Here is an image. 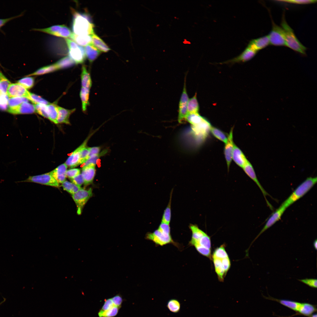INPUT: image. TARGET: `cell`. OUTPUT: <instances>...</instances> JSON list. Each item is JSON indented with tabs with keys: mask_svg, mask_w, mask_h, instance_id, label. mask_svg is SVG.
Returning <instances> with one entry per match:
<instances>
[{
	"mask_svg": "<svg viewBox=\"0 0 317 317\" xmlns=\"http://www.w3.org/2000/svg\"><path fill=\"white\" fill-rule=\"evenodd\" d=\"M27 99L35 104H40L47 105L50 104L49 102L40 96L30 92Z\"/></svg>",
	"mask_w": 317,
	"mask_h": 317,
	"instance_id": "obj_43",
	"label": "cell"
},
{
	"mask_svg": "<svg viewBox=\"0 0 317 317\" xmlns=\"http://www.w3.org/2000/svg\"><path fill=\"white\" fill-rule=\"evenodd\" d=\"M88 139L89 138L87 139L81 145L71 154L65 163L70 168H73L79 165L80 152L82 149L86 146Z\"/></svg>",
	"mask_w": 317,
	"mask_h": 317,
	"instance_id": "obj_18",
	"label": "cell"
},
{
	"mask_svg": "<svg viewBox=\"0 0 317 317\" xmlns=\"http://www.w3.org/2000/svg\"><path fill=\"white\" fill-rule=\"evenodd\" d=\"M276 1H277L298 5L313 4L316 3L317 1L316 0H279Z\"/></svg>",
	"mask_w": 317,
	"mask_h": 317,
	"instance_id": "obj_47",
	"label": "cell"
},
{
	"mask_svg": "<svg viewBox=\"0 0 317 317\" xmlns=\"http://www.w3.org/2000/svg\"><path fill=\"white\" fill-rule=\"evenodd\" d=\"M58 112V123L70 124L69 118L70 114L75 110V109L69 110L57 106Z\"/></svg>",
	"mask_w": 317,
	"mask_h": 317,
	"instance_id": "obj_25",
	"label": "cell"
},
{
	"mask_svg": "<svg viewBox=\"0 0 317 317\" xmlns=\"http://www.w3.org/2000/svg\"><path fill=\"white\" fill-rule=\"evenodd\" d=\"M30 92L24 87L18 83L11 84L8 87L6 94L10 98L21 97L27 99Z\"/></svg>",
	"mask_w": 317,
	"mask_h": 317,
	"instance_id": "obj_16",
	"label": "cell"
},
{
	"mask_svg": "<svg viewBox=\"0 0 317 317\" xmlns=\"http://www.w3.org/2000/svg\"><path fill=\"white\" fill-rule=\"evenodd\" d=\"M70 38L81 46H86L92 42L91 35H77L72 33Z\"/></svg>",
	"mask_w": 317,
	"mask_h": 317,
	"instance_id": "obj_31",
	"label": "cell"
},
{
	"mask_svg": "<svg viewBox=\"0 0 317 317\" xmlns=\"http://www.w3.org/2000/svg\"><path fill=\"white\" fill-rule=\"evenodd\" d=\"M11 84L10 81L0 72V90L6 94L8 88Z\"/></svg>",
	"mask_w": 317,
	"mask_h": 317,
	"instance_id": "obj_46",
	"label": "cell"
},
{
	"mask_svg": "<svg viewBox=\"0 0 317 317\" xmlns=\"http://www.w3.org/2000/svg\"><path fill=\"white\" fill-rule=\"evenodd\" d=\"M272 29L268 35L270 44L276 46H285V36L283 29L272 20Z\"/></svg>",
	"mask_w": 317,
	"mask_h": 317,
	"instance_id": "obj_8",
	"label": "cell"
},
{
	"mask_svg": "<svg viewBox=\"0 0 317 317\" xmlns=\"http://www.w3.org/2000/svg\"><path fill=\"white\" fill-rule=\"evenodd\" d=\"M185 78L183 90L179 104L178 121L180 123H183L186 120L188 115L187 105L189 99L187 92Z\"/></svg>",
	"mask_w": 317,
	"mask_h": 317,
	"instance_id": "obj_13",
	"label": "cell"
},
{
	"mask_svg": "<svg viewBox=\"0 0 317 317\" xmlns=\"http://www.w3.org/2000/svg\"><path fill=\"white\" fill-rule=\"evenodd\" d=\"M91 36L92 43L100 51L106 52L110 50L107 45L97 35L94 33Z\"/></svg>",
	"mask_w": 317,
	"mask_h": 317,
	"instance_id": "obj_30",
	"label": "cell"
},
{
	"mask_svg": "<svg viewBox=\"0 0 317 317\" xmlns=\"http://www.w3.org/2000/svg\"><path fill=\"white\" fill-rule=\"evenodd\" d=\"M19 15L5 19H0V28L11 20L18 17Z\"/></svg>",
	"mask_w": 317,
	"mask_h": 317,
	"instance_id": "obj_57",
	"label": "cell"
},
{
	"mask_svg": "<svg viewBox=\"0 0 317 317\" xmlns=\"http://www.w3.org/2000/svg\"><path fill=\"white\" fill-rule=\"evenodd\" d=\"M70 179L71 182L80 187H81L84 183L83 177L81 173Z\"/></svg>",
	"mask_w": 317,
	"mask_h": 317,
	"instance_id": "obj_52",
	"label": "cell"
},
{
	"mask_svg": "<svg viewBox=\"0 0 317 317\" xmlns=\"http://www.w3.org/2000/svg\"><path fill=\"white\" fill-rule=\"evenodd\" d=\"M90 147L86 146L81 150L80 156L79 165L84 163L88 158Z\"/></svg>",
	"mask_w": 317,
	"mask_h": 317,
	"instance_id": "obj_49",
	"label": "cell"
},
{
	"mask_svg": "<svg viewBox=\"0 0 317 317\" xmlns=\"http://www.w3.org/2000/svg\"><path fill=\"white\" fill-rule=\"evenodd\" d=\"M308 317H317V314L316 313L314 314H313Z\"/></svg>",
	"mask_w": 317,
	"mask_h": 317,
	"instance_id": "obj_59",
	"label": "cell"
},
{
	"mask_svg": "<svg viewBox=\"0 0 317 317\" xmlns=\"http://www.w3.org/2000/svg\"><path fill=\"white\" fill-rule=\"evenodd\" d=\"M100 151V148L99 147H90L88 158L92 156L99 154Z\"/></svg>",
	"mask_w": 317,
	"mask_h": 317,
	"instance_id": "obj_56",
	"label": "cell"
},
{
	"mask_svg": "<svg viewBox=\"0 0 317 317\" xmlns=\"http://www.w3.org/2000/svg\"><path fill=\"white\" fill-rule=\"evenodd\" d=\"M8 111L14 114H29L36 112L34 105L28 102H23L15 107L9 108Z\"/></svg>",
	"mask_w": 317,
	"mask_h": 317,
	"instance_id": "obj_19",
	"label": "cell"
},
{
	"mask_svg": "<svg viewBox=\"0 0 317 317\" xmlns=\"http://www.w3.org/2000/svg\"><path fill=\"white\" fill-rule=\"evenodd\" d=\"M81 76L82 87L90 90L92 85V80L90 74L85 65L82 67Z\"/></svg>",
	"mask_w": 317,
	"mask_h": 317,
	"instance_id": "obj_28",
	"label": "cell"
},
{
	"mask_svg": "<svg viewBox=\"0 0 317 317\" xmlns=\"http://www.w3.org/2000/svg\"><path fill=\"white\" fill-rule=\"evenodd\" d=\"M95 171V165L94 164L82 167L81 174L84 179V184L85 186H88L92 183Z\"/></svg>",
	"mask_w": 317,
	"mask_h": 317,
	"instance_id": "obj_22",
	"label": "cell"
},
{
	"mask_svg": "<svg viewBox=\"0 0 317 317\" xmlns=\"http://www.w3.org/2000/svg\"><path fill=\"white\" fill-rule=\"evenodd\" d=\"M114 306L111 298L105 301L100 310L102 311H107Z\"/></svg>",
	"mask_w": 317,
	"mask_h": 317,
	"instance_id": "obj_54",
	"label": "cell"
},
{
	"mask_svg": "<svg viewBox=\"0 0 317 317\" xmlns=\"http://www.w3.org/2000/svg\"><path fill=\"white\" fill-rule=\"evenodd\" d=\"M232 159L237 164L242 168L247 161L242 151L235 144L232 154Z\"/></svg>",
	"mask_w": 317,
	"mask_h": 317,
	"instance_id": "obj_24",
	"label": "cell"
},
{
	"mask_svg": "<svg viewBox=\"0 0 317 317\" xmlns=\"http://www.w3.org/2000/svg\"><path fill=\"white\" fill-rule=\"evenodd\" d=\"M257 52L247 47L238 56L235 58L221 63V64H233L236 63L245 62L252 58L256 54Z\"/></svg>",
	"mask_w": 317,
	"mask_h": 317,
	"instance_id": "obj_17",
	"label": "cell"
},
{
	"mask_svg": "<svg viewBox=\"0 0 317 317\" xmlns=\"http://www.w3.org/2000/svg\"><path fill=\"white\" fill-rule=\"evenodd\" d=\"M92 195V190L91 188L88 189L82 188L72 195L77 206L78 215H80L81 214L85 205Z\"/></svg>",
	"mask_w": 317,
	"mask_h": 317,
	"instance_id": "obj_10",
	"label": "cell"
},
{
	"mask_svg": "<svg viewBox=\"0 0 317 317\" xmlns=\"http://www.w3.org/2000/svg\"><path fill=\"white\" fill-rule=\"evenodd\" d=\"M313 244L314 249L316 250L317 249V240L316 239L314 241Z\"/></svg>",
	"mask_w": 317,
	"mask_h": 317,
	"instance_id": "obj_58",
	"label": "cell"
},
{
	"mask_svg": "<svg viewBox=\"0 0 317 317\" xmlns=\"http://www.w3.org/2000/svg\"><path fill=\"white\" fill-rule=\"evenodd\" d=\"M80 170L77 168H72L67 170L66 176L70 179L80 174Z\"/></svg>",
	"mask_w": 317,
	"mask_h": 317,
	"instance_id": "obj_51",
	"label": "cell"
},
{
	"mask_svg": "<svg viewBox=\"0 0 317 317\" xmlns=\"http://www.w3.org/2000/svg\"><path fill=\"white\" fill-rule=\"evenodd\" d=\"M246 174L256 184L262 191L265 199L266 202L271 209L272 208L271 205L267 200L266 197L267 196L270 195L264 189L261 184L257 177L256 173L251 163L247 160L243 167L242 168Z\"/></svg>",
	"mask_w": 317,
	"mask_h": 317,
	"instance_id": "obj_14",
	"label": "cell"
},
{
	"mask_svg": "<svg viewBox=\"0 0 317 317\" xmlns=\"http://www.w3.org/2000/svg\"><path fill=\"white\" fill-rule=\"evenodd\" d=\"M75 63L69 56H67L59 60L55 64L58 70L70 67L74 65Z\"/></svg>",
	"mask_w": 317,
	"mask_h": 317,
	"instance_id": "obj_35",
	"label": "cell"
},
{
	"mask_svg": "<svg viewBox=\"0 0 317 317\" xmlns=\"http://www.w3.org/2000/svg\"><path fill=\"white\" fill-rule=\"evenodd\" d=\"M270 44L267 35L253 39L249 43L247 47L258 52L268 46Z\"/></svg>",
	"mask_w": 317,
	"mask_h": 317,
	"instance_id": "obj_21",
	"label": "cell"
},
{
	"mask_svg": "<svg viewBox=\"0 0 317 317\" xmlns=\"http://www.w3.org/2000/svg\"><path fill=\"white\" fill-rule=\"evenodd\" d=\"M119 308L114 306L111 309L105 311L100 310L98 313L99 317H113L118 313Z\"/></svg>",
	"mask_w": 317,
	"mask_h": 317,
	"instance_id": "obj_44",
	"label": "cell"
},
{
	"mask_svg": "<svg viewBox=\"0 0 317 317\" xmlns=\"http://www.w3.org/2000/svg\"><path fill=\"white\" fill-rule=\"evenodd\" d=\"M28 99L24 97H11L8 99V108L16 107L24 102H28Z\"/></svg>",
	"mask_w": 317,
	"mask_h": 317,
	"instance_id": "obj_39",
	"label": "cell"
},
{
	"mask_svg": "<svg viewBox=\"0 0 317 317\" xmlns=\"http://www.w3.org/2000/svg\"><path fill=\"white\" fill-rule=\"evenodd\" d=\"M36 112L43 117L48 119V109L47 105L40 104L34 105Z\"/></svg>",
	"mask_w": 317,
	"mask_h": 317,
	"instance_id": "obj_48",
	"label": "cell"
},
{
	"mask_svg": "<svg viewBox=\"0 0 317 317\" xmlns=\"http://www.w3.org/2000/svg\"><path fill=\"white\" fill-rule=\"evenodd\" d=\"M57 70L58 69L54 64L41 68L33 73L29 75L28 76L43 75L53 72Z\"/></svg>",
	"mask_w": 317,
	"mask_h": 317,
	"instance_id": "obj_37",
	"label": "cell"
},
{
	"mask_svg": "<svg viewBox=\"0 0 317 317\" xmlns=\"http://www.w3.org/2000/svg\"><path fill=\"white\" fill-rule=\"evenodd\" d=\"M210 131L217 139L224 143L225 144L227 140L228 136L220 129L216 127H211Z\"/></svg>",
	"mask_w": 317,
	"mask_h": 317,
	"instance_id": "obj_38",
	"label": "cell"
},
{
	"mask_svg": "<svg viewBox=\"0 0 317 317\" xmlns=\"http://www.w3.org/2000/svg\"><path fill=\"white\" fill-rule=\"evenodd\" d=\"M6 300V299L5 298H4L3 301L2 302H1V303H0V305L2 303H3Z\"/></svg>",
	"mask_w": 317,
	"mask_h": 317,
	"instance_id": "obj_61",
	"label": "cell"
},
{
	"mask_svg": "<svg viewBox=\"0 0 317 317\" xmlns=\"http://www.w3.org/2000/svg\"><path fill=\"white\" fill-rule=\"evenodd\" d=\"M298 280L311 287L314 288H317V280L316 279L306 278L301 279H298Z\"/></svg>",
	"mask_w": 317,
	"mask_h": 317,
	"instance_id": "obj_50",
	"label": "cell"
},
{
	"mask_svg": "<svg viewBox=\"0 0 317 317\" xmlns=\"http://www.w3.org/2000/svg\"><path fill=\"white\" fill-rule=\"evenodd\" d=\"M18 82L26 89H29L33 86L34 79L33 77H26L18 81Z\"/></svg>",
	"mask_w": 317,
	"mask_h": 317,
	"instance_id": "obj_45",
	"label": "cell"
},
{
	"mask_svg": "<svg viewBox=\"0 0 317 317\" xmlns=\"http://www.w3.org/2000/svg\"><path fill=\"white\" fill-rule=\"evenodd\" d=\"M67 168L65 163L49 173L59 183H62L66 180Z\"/></svg>",
	"mask_w": 317,
	"mask_h": 317,
	"instance_id": "obj_23",
	"label": "cell"
},
{
	"mask_svg": "<svg viewBox=\"0 0 317 317\" xmlns=\"http://www.w3.org/2000/svg\"><path fill=\"white\" fill-rule=\"evenodd\" d=\"M15 182L16 183L31 182L56 188L59 187V183L49 173L40 175L30 176L24 180L17 181Z\"/></svg>",
	"mask_w": 317,
	"mask_h": 317,
	"instance_id": "obj_9",
	"label": "cell"
},
{
	"mask_svg": "<svg viewBox=\"0 0 317 317\" xmlns=\"http://www.w3.org/2000/svg\"><path fill=\"white\" fill-rule=\"evenodd\" d=\"M211 127L209 122L204 118L199 123L191 125L192 133L196 140L202 143L208 136Z\"/></svg>",
	"mask_w": 317,
	"mask_h": 317,
	"instance_id": "obj_7",
	"label": "cell"
},
{
	"mask_svg": "<svg viewBox=\"0 0 317 317\" xmlns=\"http://www.w3.org/2000/svg\"><path fill=\"white\" fill-rule=\"evenodd\" d=\"M281 25L284 32L285 46L303 55H306L307 48L299 41L293 29L286 22L284 14H283L282 16Z\"/></svg>",
	"mask_w": 317,
	"mask_h": 317,
	"instance_id": "obj_4",
	"label": "cell"
},
{
	"mask_svg": "<svg viewBox=\"0 0 317 317\" xmlns=\"http://www.w3.org/2000/svg\"><path fill=\"white\" fill-rule=\"evenodd\" d=\"M167 307L170 311L176 313L179 312L180 310L181 304L177 299H172L167 302Z\"/></svg>",
	"mask_w": 317,
	"mask_h": 317,
	"instance_id": "obj_40",
	"label": "cell"
},
{
	"mask_svg": "<svg viewBox=\"0 0 317 317\" xmlns=\"http://www.w3.org/2000/svg\"><path fill=\"white\" fill-rule=\"evenodd\" d=\"M61 186L64 190L72 195L82 188L81 187L76 186L72 182L66 180L62 183Z\"/></svg>",
	"mask_w": 317,
	"mask_h": 317,
	"instance_id": "obj_34",
	"label": "cell"
},
{
	"mask_svg": "<svg viewBox=\"0 0 317 317\" xmlns=\"http://www.w3.org/2000/svg\"><path fill=\"white\" fill-rule=\"evenodd\" d=\"M146 239L161 246L173 243L170 233L165 232L158 228L153 232L147 233L146 235Z\"/></svg>",
	"mask_w": 317,
	"mask_h": 317,
	"instance_id": "obj_11",
	"label": "cell"
},
{
	"mask_svg": "<svg viewBox=\"0 0 317 317\" xmlns=\"http://www.w3.org/2000/svg\"><path fill=\"white\" fill-rule=\"evenodd\" d=\"M192 232L189 244L195 247L201 254L211 259V243L210 237L196 224H190Z\"/></svg>",
	"mask_w": 317,
	"mask_h": 317,
	"instance_id": "obj_1",
	"label": "cell"
},
{
	"mask_svg": "<svg viewBox=\"0 0 317 317\" xmlns=\"http://www.w3.org/2000/svg\"><path fill=\"white\" fill-rule=\"evenodd\" d=\"M172 192L169 201L165 209L163 215L161 222L169 224L171 217V203Z\"/></svg>",
	"mask_w": 317,
	"mask_h": 317,
	"instance_id": "obj_41",
	"label": "cell"
},
{
	"mask_svg": "<svg viewBox=\"0 0 317 317\" xmlns=\"http://www.w3.org/2000/svg\"><path fill=\"white\" fill-rule=\"evenodd\" d=\"M317 311L316 306L308 303H302V305L297 314L302 315L308 317Z\"/></svg>",
	"mask_w": 317,
	"mask_h": 317,
	"instance_id": "obj_29",
	"label": "cell"
},
{
	"mask_svg": "<svg viewBox=\"0 0 317 317\" xmlns=\"http://www.w3.org/2000/svg\"><path fill=\"white\" fill-rule=\"evenodd\" d=\"M73 33L77 35H92L94 33V25L89 15L72 10Z\"/></svg>",
	"mask_w": 317,
	"mask_h": 317,
	"instance_id": "obj_3",
	"label": "cell"
},
{
	"mask_svg": "<svg viewBox=\"0 0 317 317\" xmlns=\"http://www.w3.org/2000/svg\"><path fill=\"white\" fill-rule=\"evenodd\" d=\"M4 93H3V92H2V91H1V90H0V99H1V96H2V95H3V94Z\"/></svg>",
	"mask_w": 317,
	"mask_h": 317,
	"instance_id": "obj_60",
	"label": "cell"
},
{
	"mask_svg": "<svg viewBox=\"0 0 317 317\" xmlns=\"http://www.w3.org/2000/svg\"><path fill=\"white\" fill-rule=\"evenodd\" d=\"M287 208L282 204L277 208L269 218L264 226L258 235L252 242V243L264 231L269 229L281 218L282 215Z\"/></svg>",
	"mask_w": 317,
	"mask_h": 317,
	"instance_id": "obj_15",
	"label": "cell"
},
{
	"mask_svg": "<svg viewBox=\"0 0 317 317\" xmlns=\"http://www.w3.org/2000/svg\"><path fill=\"white\" fill-rule=\"evenodd\" d=\"M264 297L266 299L277 301L297 313L299 311L302 304V303L300 302L289 300L277 299L270 296Z\"/></svg>",
	"mask_w": 317,
	"mask_h": 317,
	"instance_id": "obj_26",
	"label": "cell"
},
{
	"mask_svg": "<svg viewBox=\"0 0 317 317\" xmlns=\"http://www.w3.org/2000/svg\"><path fill=\"white\" fill-rule=\"evenodd\" d=\"M233 129H231L228 135L227 140L224 148V153L228 170L232 160V154L234 143L233 141Z\"/></svg>",
	"mask_w": 317,
	"mask_h": 317,
	"instance_id": "obj_20",
	"label": "cell"
},
{
	"mask_svg": "<svg viewBox=\"0 0 317 317\" xmlns=\"http://www.w3.org/2000/svg\"><path fill=\"white\" fill-rule=\"evenodd\" d=\"M316 177H309L300 184L281 204L287 208L306 194L316 183Z\"/></svg>",
	"mask_w": 317,
	"mask_h": 317,
	"instance_id": "obj_5",
	"label": "cell"
},
{
	"mask_svg": "<svg viewBox=\"0 0 317 317\" xmlns=\"http://www.w3.org/2000/svg\"><path fill=\"white\" fill-rule=\"evenodd\" d=\"M99 157V154L90 157L84 163V165H83L82 167L91 164L95 165Z\"/></svg>",
	"mask_w": 317,
	"mask_h": 317,
	"instance_id": "obj_55",
	"label": "cell"
},
{
	"mask_svg": "<svg viewBox=\"0 0 317 317\" xmlns=\"http://www.w3.org/2000/svg\"><path fill=\"white\" fill-rule=\"evenodd\" d=\"M34 30L65 38L70 37L72 33L70 29L64 25H55L45 28L35 29Z\"/></svg>",
	"mask_w": 317,
	"mask_h": 317,
	"instance_id": "obj_12",
	"label": "cell"
},
{
	"mask_svg": "<svg viewBox=\"0 0 317 317\" xmlns=\"http://www.w3.org/2000/svg\"><path fill=\"white\" fill-rule=\"evenodd\" d=\"M225 245L223 244L215 249L211 255L215 272L218 280L224 281L227 272L231 267V262L225 249Z\"/></svg>",
	"mask_w": 317,
	"mask_h": 317,
	"instance_id": "obj_2",
	"label": "cell"
},
{
	"mask_svg": "<svg viewBox=\"0 0 317 317\" xmlns=\"http://www.w3.org/2000/svg\"><path fill=\"white\" fill-rule=\"evenodd\" d=\"M205 118L200 115L199 113L190 114L188 115L186 120L191 125L197 124L201 122Z\"/></svg>",
	"mask_w": 317,
	"mask_h": 317,
	"instance_id": "obj_42",
	"label": "cell"
},
{
	"mask_svg": "<svg viewBox=\"0 0 317 317\" xmlns=\"http://www.w3.org/2000/svg\"><path fill=\"white\" fill-rule=\"evenodd\" d=\"M199 106L197 99V94L188 101L187 105L188 115L190 114L199 113Z\"/></svg>",
	"mask_w": 317,
	"mask_h": 317,
	"instance_id": "obj_32",
	"label": "cell"
},
{
	"mask_svg": "<svg viewBox=\"0 0 317 317\" xmlns=\"http://www.w3.org/2000/svg\"><path fill=\"white\" fill-rule=\"evenodd\" d=\"M84 49L86 56L90 62L95 60L100 53V51L92 43L86 45Z\"/></svg>",
	"mask_w": 317,
	"mask_h": 317,
	"instance_id": "obj_27",
	"label": "cell"
},
{
	"mask_svg": "<svg viewBox=\"0 0 317 317\" xmlns=\"http://www.w3.org/2000/svg\"><path fill=\"white\" fill-rule=\"evenodd\" d=\"M114 306L119 308L123 301L122 296L119 294H117L111 298Z\"/></svg>",
	"mask_w": 317,
	"mask_h": 317,
	"instance_id": "obj_53",
	"label": "cell"
},
{
	"mask_svg": "<svg viewBox=\"0 0 317 317\" xmlns=\"http://www.w3.org/2000/svg\"><path fill=\"white\" fill-rule=\"evenodd\" d=\"M47 107L48 111V119L55 124H58L57 106L54 104H49L47 105Z\"/></svg>",
	"mask_w": 317,
	"mask_h": 317,
	"instance_id": "obj_33",
	"label": "cell"
},
{
	"mask_svg": "<svg viewBox=\"0 0 317 317\" xmlns=\"http://www.w3.org/2000/svg\"><path fill=\"white\" fill-rule=\"evenodd\" d=\"M90 90L82 87L80 90V96L82 102V110L84 112L86 110L87 106L89 104Z\"/></svg>",
	"mask_w": 317,
	"mask_h": 317,
	"instance_id": "obj_36",
	"label": "cell"
},
{
	"mask_svg": "<svg viewBox=\"0 0 317 317\" xmlns=\"http://www.w3.org/2000/svg\"><path fill=\"white\" fill-rule=\"evenodd\" d=\"M65 40L69 48V56L75 63H83L86 56L84 48L69 38Z\"/></svg>",
	"mask_w": 317,
	"mask_h": 317,
	"instance_id": "obj_6",
	"label": "cell"
}]
</instances>
